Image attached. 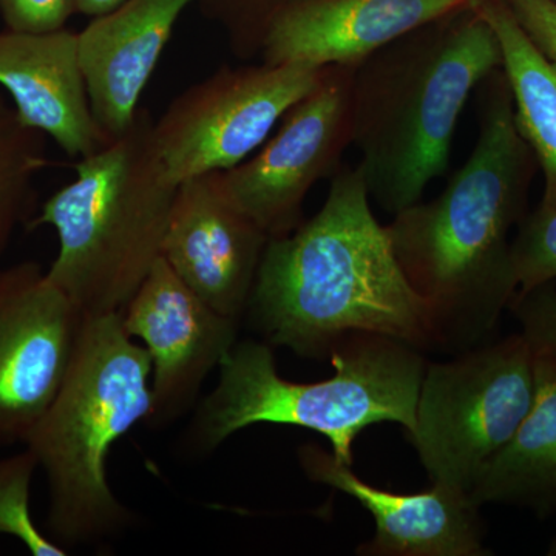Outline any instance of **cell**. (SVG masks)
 Segmentation results:
<instances>
[{
    "instance_id": "6da1fadb",
    "label": "cell",
    "mask_w": 556,
    "mask_h": 556,
    "mask_svg": "<svg viewBox=\"0 0 556 556\" xmlns=\"http://www.w3.org/2000/svg\"><path fill=\"white\" fill-rule=\"evenodd\" d=\"M473 152L437 199L386 226L408 283L426 302L434 346L463 353L493 334L518 292L510 232L527 217L536 160L518 134L504 72L484 80Z\"/></svg>"
},
{
    "instance_id": "7a4b0ae2",
    "label": "cell",
    "mask_w": 556,
    "mask_h": 556,
    "mask_svg": "<svg viewBox=\"0 0 556 556\" xmlns=\"http://www.w3.org/2000/svg\"><path fill=\"white\" fill-rule=\"evenodd\" d=\"M248 308L270 345L299 356L329 357L362 334L434 346L426 302L372 214L358 166L336 172L309 222L269 239Z\"/></svg>"
},
{
    "instance_id": "3957f363",
    "label": "cell",
    "mask_w": 556,
    "mask_h": 556,
    "mask_svg": "<svg viewBox=\"0 0 556 556\" xmlns=\"http://www.w3.org/2000/svg\"><path fill=\"white\" fill-rule=\"evenodd\" d=\"M430 22L354 67L351 144L361 153L369 199L396 215L422 200L447 170L470 94L503 64L477 2L452 22Z\"/></svg>"
},
{
    "instance_id": "277c9868",
    "label": "cell",
    "mask_w": 556,
    "mask_h": 556,
    "mask_svg": "<svg viewBox=\"0 0 556 556\" xmlns=\"http://www.w3.org/2000/svg\"><path fill=\"white\" fill-rule=\"evenodd\" d=\"M152 358L121 313L83 317L56 394L25 442L49 489L47 529L64 546L118 533L131 514L113 495V445L152 415Z\"/></svg>"
},
{
    "instance_id": "5b68a950",
    "label": "cell",
    "mask_w": 556,
    "mask_h": 556,
    "mask_svg": "<svg viewBox=\"0 0 556 556\" xmlns=\"http://www.w3.org/2000/svg\"><path fill=\"white\" fill-rule=\"evenodd\" d=\"M155 119L139 108L121 137L86 159L76 177L56 190L30 219L28 230H56L51 283L80 316L123 313L155 263L178 185L156 148Z\"/></svg>"
},
{
    "instance_id": "8992f818",
    "label": "cell",
    "mask_w": 556,
    "mask_h": 556,
    "mask_svg": "<svg viewBox=\"0 0 556 556\" xmlns=\"http://www.w3.org/2000/svg\"><path fill=\"white\" fill-rule=\"evenodd\" d=\"M336 372L295 383L280 378L268 343L241 342L219 364V379L197 420V439L215 448L255 424L302 427L324 434L340 463L353 464L354 439L379 422L412 433L427 364L419 348L362 334L332 351Z\"/></svg>"
},
{
    "instance_id": "52a82bcc",
    "label": "cell",
    "mask_w": 556,
    "mask_h": 556,
    "mask_svg": "<svg viewBox=\"0 0 556 556\" xmlns=\"http://www.w3.org/2000/svg\"><path fill=\"white\" fill-rule=\"evenodd\" d=\"M535 399L533 350L508 336L427 365L408 433L431 484L470 495L489 460L510 441Z\"/></svg>"
},
{
    "instance_id": "ba28073f",
    "label": "cell",
    "mask_w": 556,
    "mask_h": 556,
    "mask_svg": "<svg viewBox=\"0 0 556 556\" xmlns=\"http://www.w3.org/2000/svg\"><path fill=\"white\" fill-rule=\"evenodd\" d=\"M329 68L266 62L223 67L181 91L153 126L167 174L179 186L239 166Z\"/></svg>"
},
{
    "instance_id": "9c48e42d",
    "label": "cell",
    "mask_w": 556,
    "mask_h": 556,
    "mask_svg": "<svg viewBox=\"0 0 556 556\" xmlns=\"http://www.w3.org/2000/svg\"><path fill=\"white\" fill-rule=\"evenodd\" d=\"M353 73L354 67L329 68L324 83L285 113L255 155L222 172L230 199L269 239L298 229L311 189L339 170L351 144Z\"/></svg>"
},
{
    "instance_id": "30bf717a",
    "label": "cell",
    "mask_w": 556,
    "mask_h": 556,
    "mask_svg": "<svg viewBox=\"0 0 556 556\" xmlns=\"http://www.w3.org/2000/svg\"><path fill=\"white\" fill-rule=\"evenodd\" d=\"M80 321L40 263L0 268V447L27 442L61 386Z\"/></svg>"
},
{
    "instance_id": "8fae6325",
    "label": "cell",
    "mask_w": 556,
    "mask_h": 556,
    "mask_svg": "<svg viewBox=\"0 0 556 556\" xmlns=\"http://www.w3.org/2000/svg\"><path fill=\"white\" fill-rule=\"evenodd\" d=\"M130 338L142 340L152 358L150 417L182 412L212 369L237 343V318L208 306L161 257L124 308Z\"/></svg>"
},
{
    "instance_id": "7c38bea8",
    "label": "cell",
    "mask_w": 556,
    "mask_h": 556,
    "mask_svg": "<svg viewBox=\"0 0 556 556\" xmlns=\"http://www.w3.org/2000/svg\"><path fill=\"white\" fill-rule=\"evenodd\" d=\"M269 237L226 192L222 172L181 182L163 257L208 306L239 318L248 309Z\"/></svg>"
},
{
    "instance_id": "4fadbf2b",
    "label": "cell",
    "mask_w": 556,
    "mask_h": 556,
    "mask_svg": "<svg viewBox=\"0 0 556 556\" xmlns=\"http://www.w3.org/2000/svg\"><path fill=\"white\" fill-rule=\"evenodd\" d=\"M477 0H291L274 14L260 60L356 67L388 43Z\"/></svg>"
},
{
    "instance_id": "5bb4252c",
    "label": "cell",
    "mask_w": 556,
    "mask_h": 556,
    "mask_svg": "<svg viewBox=\"0 0 556 556\" xmlns=\"http://www.w3.org/2000/svg\"><path fill=\"white\" fill-rule=\"evenodd\" d=\"M306 477L353 496L376 521V535L357 548L367 556H485L484 522L471 496L433 484L422 493H393L357 477L317 445L299 450Z\"/></svg>"
},
{
    "instance_id": "9a60e30c",
    "label": "cell",
    "mask_w": 556,
    "mask_h": 556,
    "mask_svg": "<svg viewBox=\"0 0 556 556\" xmlns=\"http://www.w3.org/2000/svg\"><path fill=\"white\" fill-rule=\"evenodd\" d=\"M0 87L21 119L68 159H86L112 141L91 112L78 33H0Z\"/></svg>"
},
{
    "instance_id": "2e32d148",
    "label": "cell",
    "mask_w": 556,
    "mask_h": 556,
    "mask_svg": "<svg viewBox=\"0 0 556 556\" xmlns=\"http://www.w3.org/2000/svg\"><path fill=\"white\" fill-rule=\"evenodd\" d=\"M193 0H126L78 33L79 60L94 119L121 137L139 109L175 24Z\"/></svg>"
},
{
    "instance_id": "e0dca14e",
    "label": "cell",
    "mask_w": 556,
    "mask_h": 556,
    "mask_svg": "<svg viewBox=\"0 0 556 556\" xmlns=\"http://www.w3.org/2000/svg\"><path fill=\"white\" fill-rule=\"evenodd\" d=\"M533 368L532 408L489 460L470 496L478 506L508 504L546 518L556 511V358L533 351Z\"/></svg>"
},
{
    "instance_id": "ac0fdd59",
    "label": "cell",
    "mask_w": 556,
    "mask_h": 556,
    "mask_svg": "<svg viewBox=\"0 0 556 556\" xmlns=\"http://www.w3.org/2000/svg\"><path fill=\"white\" fill-rule=\"evenodd\" d=\"M500 42L518 134L543 170L541 208L556 211V62L538 50L506 0H477Z\"/></svg>"
},
{
    "instance_id": "d6986e66",
    "label": "cell",
    "mask_w": 556,
    "mask_h": 556,
    "mask_svg": "<svg viewBox=\"0 0 556 556\" xmlns=\"http://www.w3.org/2000/svg\"><path fill=\"white\" fill-rule=\"evenodd\" d=\"M46 146V135L25 124L0 93V255L35 217V181L50 164Z\"/></svg>"
},
{
    "instance_id": "ffe728a7",
    "label": "cell",
    "mask_w": 556,
    "mask_h": 556,
    "mask_svg": "<svg viewBox=\"0 0 556 556\" xmlns=\"http://www.w3.org/2000/svg\"><path fill=\"white\" fill-rule=\"evenodd\" d=\"M36 470L38 460L27 447L0 457V536L14 538L33 556L67 555L61 544L33 521L30 492Z\"/></svg>"
},
{
    "instance_id": "44dd1931",
    "label": "cell",
    "mask_w": 556,
    "mask_h": 556,
    "mask_svg": "<svg viewBox=\"0 0 556 556\" xmlns=\"http://www.w3.org/2000/svg\"><path fill=\"white\" fill-rule=\"evenodd\" d=\"M518 292L556 281V211L536 207L511 241Z\"/></svg>"
},
{
    "instance_id": "7402d4cb",
    "label": "cell",
    "mask_w": 556,
    "mask_h": 556,
    "mask_svg": "<svg viewBox=\"0 0 556 556\" xmlns=\"http://www.w3.org/2000/svg\"><path fill=\"white\" fill-rule=\"evenodd\" d=\"M508 311L521 325V334L535 353L556 358V285H540L529 291L517 292Z\"/></svg>"
},
{
    "instance_id": "603a6c76",
    "label": "cell",
    "mask_w": 556,
    "mask_h": 556,
    "mask_svg": "<svg viewBox=\"0 0 556 556\" xmlns=\"http://www.w3.org/2000/svg\"><path fill=\"white\" fill-rule=\"evenodd\" d=\"M75 13L76 0H0V16L10 31L62 30Z\"/></svg>"
},
{
    "instance_id": "cb8c5ba5",
    "label": "cell",
    "mask_w": 556,
    "mask_h": 556,
    "mask_svg": "<svg viewBox=\"0 0 556 556\" xmlns=\"http://www.w3.org/2000/svg\"><path fill=\"white\" fill-rule=\"evenodd\" d=\"M506 3L538 50L556 62L555 0H506Z\"/></svg>"
},
{
    "instance_id": "d4e9b609",
    "label": "cell",
    "mask_w": 556,
    "mask_h": 556,
    "mask_svg": "<svg viewBox=\"0 0 556 556\" xmlns=\"http://www.w3.org/2000/svg\"><path fill=\"white\" fill-rule=\"evenodd\" d=\"M126 0H76V13L86 14L89 17L102 16L109 11L115 10Z\"/></svg>"
},
{
    "instance_id": "484cf974",
    "label": "cell",
    "mask_w": 556,
    "mask_h": 556,
    "mask_svg": "<svg viewBox=\"0 0 556 556\" xmlns=\"http://www.w3.org/2000/svg\"><path fill=\"white\" fill-rule=\"evenodd\" d=\"M547 555L556 556V538L554 540V543H552V546L548 547Z\"/></svg>"
},
{
    "instance_id": "4316f807",
    "label": "cell",
    "mask_w": 556,
    "mask_h": 556,
    "mask_svg": "<svg viewBox=\"0 0 556 556\" xmlns=\"http://www.w3.org/2000/svg\"><path fill=\"white\" fill-rule=\"evenodd\" d=\"M555 2H556V0H555Z\"/></svg>"
}]
</instances>
